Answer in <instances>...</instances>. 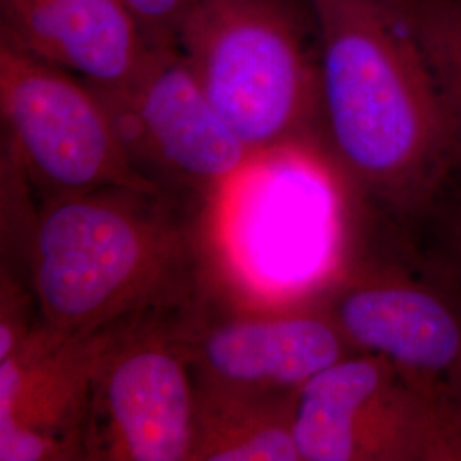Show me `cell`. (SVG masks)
<instances>
[{
	"label": "cell",
	"instance_id": "1",
	"mask_svg": "<svg viewBox=\"0 0 461 461\" xmlns=\"http://www.w3.org/2000/svg\"><path fill=\"white\" fill-rule=\"evenodd\" d=\"M316 150L366 214L413 226L455 176L461 142L402 0H306Z\"/></svg>",
	"mask_w": 461,
	"mask_h": 461
},
{
	"label": "cell",
	"instance_id": "2",
	"mask_svg": "<svg viewBox=\"0 0 461 461\" xmlns=\"http://www.w3.org/2000/svg\"><path fill=\"white\" fill-rule=\"evenodd\" d=\"M215 200L110 186L2 217V255L30 282L43 329L79 339L122 321L175 316L214 294Z\"/></svg>",
	"mask_w": 461,
	"mask_h": 461
},
{
	"label": "cell",
	"instance_id": "3",
	"mask_svg": "<svg viewBox=\"0 0 461 461\" xmlns=\"http://www.w3.org/2000/svg\"><path fill=\"white\" fill-rule=\"evenodd\" d=\"M306 0H192L176 47L258 159L316 149L318 67Z\"/></svg>",
	"mask_w": 461,
	"mask_h": 461
},
{
	"label": "cell",
	"instance_id": "4",
	"mask_svg": "<svg viewBox=\"0 0 461 461\" xmlns=\"http://www.w3.org/2000/svg\"><path fill=\"white\" fill-rule=\"evenodd\" d=\"M294 439L301 461H461V398L359 352L299 390Z\"/></svg>",
	"mask_w": 461,
	"mask_h": 461
},
{
	"label": "cell",
	"instance_id": "5",
	"mask_svg": "<svg viewBox=\"0 0 461 461\" xmlns=\"http://www.w3.org/2000/svg\"><path fill=\"white\" fill-rule=\"evenodd\" d=\"M0 113L4 149L40 202L110 186H156L135 171L91 84L4 41Z\"/></svg>",
	"mask_w": 461,
	"mask_h": 461
},
{
	"label": "cell",
	"instance_id": "6",
	"mask_svg": "<svg viewBox=\"0 0 461 461\" xmlns=\"http://www.w3.org/2000/svg\"><path fill=\"white\" fill-rule=\"evenodd\" d=\"M183 314L99 330L84 460L192 461L197 386L175 335Z\"/></svg>",
	"mask_w": 461,
	"mask_h": 461
},
{
	"label": "cell",
	"instance_id": "7",
	"mask_svg": "<svg viewBox=\"0 0 461 461\" xmlns=\"http://www.w3.org/2000/svg\"><path fill=\"white\" fill-rule=\"evenodd\" d=\"M95 89L110 108L135 171L163 190L215 200L257 161L176 45H152L132 79Z\"/></svg>",
	"mask_w": 461,
	"mask_h": 461
},
{
	"label": "cell",
	"instance_id": "8",
	"mask_svg": "<svg viewBox=\"0 0 461 461\" xmlns=\"http://www.w3.org/2000/svg\"><path fill=\"white\" fill-rule=\"evenodd\" d=\"M195 383L228 392L294 395L310 379L359 354L321 294L277 312L230 310L215 293L175 329Z\"/></svg>",
	"mask_w": 461,
	"mask_h": 461
},
{
	"label": "cell",
	"instance_id": "9",
	"mask_svg": "<svg viewBox=\"0 0 461 461\" xmlns=\"http://www.w3.org/2000/svg\"><path fill=\"white\" fill-rule=\"evenodd\" d=\"M320 294L357 352L429 384H449L460 367L461 306L422 265L413 276L395 262L356 258Z\"/></svg>",
	"mask_w": 461,
	"mask_h": 461
},
{
	"label": "cell",
	"instance_id": "10",
	"mask_svg": "<svg viewBox=\"0 0 461 461\" xmlns=\"http://www.w3.org/2000/svg\"><path fill=\"white\" fill-rule=\"evenodd\" d=\"M99 331L57 339L41 329L0 359V461L84 460V424Z\"/></svg>",
	"mask_w": 461,
	"mask_h": 461
},
{
	"label": "cell",
	"instance_id": "11",
	"mask_svg": "<svg viewBox=\"0 0 461 461\" xmlns=\"http://www.w3.org/2000/svg\"><path fill=\"white\" fill-rule=\"evenodd\" d=\"M0 41L98 89L132 79L152 47L120 0H0Z\"/></svg>",
	"mask_w": 461,
	"mask_h": 461
},
{
	"label": "cell",
	"instance_id": "12",
	"mask_svg": "<svg viewBox=\"0 0 461 461\" xmlns=\"http://www.w3.org/2000/svg\"><path fill=\"white\" fill-rule=\"evenodd\" d=\"M197 386L192 461H301L294 395H262Z\"/></svg>",
	"mask_w": 461,
	"mask_h": 461
},
{
	"label": "cell",
	"instance_id": "13",
	"mask_svg": "<svg viewBox=\"0 0 461 461\" xmlns=\"http://www.w3.org/2000/svg\"><path fill=\"white\" fill-rule=\"evenodd\" d=\"M461 142V0H402Z\"/></svg>",
	"mask_w": 461,
	"mask_h": 461
},
{
	"label": "cell",
	"instance_id": "14",
	"mask_svg": "<svg viewBox=\"0 0 461 461\" xmlns=\"http://www.w3.org/2000/svg\"><path fill=\"white\" fill-rule=\"evenodd\" d=\"M426 236L420 265L461 306V186L451 178L412 228Z\"/></svg>",
	"mask_w": 461,
	"mask_h": 461
},
{
	"label": "cell",
	"instance_id": "15",
	"mask_svg": "<svg viewBox=\"0 0 461 461\" xmlns=\"http://www.w3.org/2000/svg\"><path fill=\"white\" fill-rule=\"evenodd\" d=\"M43 329L30 282L17 270H0V359L14 354Z\"/></svg>",
	"mask_w": 461,
	"mask_h": 461
},
{
	"label": "cell",
	"instance_id": "16",
	"mask_svg": "<svg viewBox=\"0 0 461 461\" xmlns=\"http://www.w3.org/2000/svg\"><path fill=\"white\" fill-rule=\"evenodd\" d=\"M140 23L150 45H176V36L192 0H120Z\"/></svg>",
	"mask_w": 461,
	"mask_h": 461
},
{
	"label": "cell",
	"instance_id": "17",
	"mask_svg": "<svg viewBox=\"0 0 461 461\" xmlns=\"http://www.w3.org/2000/svg\"><path fill=\"white\" fill-rule=\"evenodd\" d=\"M449 386L453 388V392L461 398V366L456 369V373L451 376Z\"/></svg>",
	"mask_w": 461,
	"mask_h": 461
}]
</instances>
